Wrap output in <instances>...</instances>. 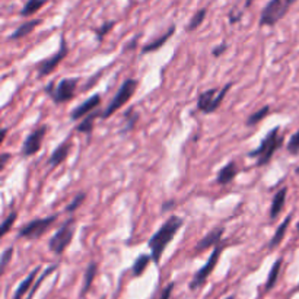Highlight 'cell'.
Segmentation results:
<instances>
[{"label":"cell","instance_id":"5","mask_svg":"<svg viewBox=\"0 0 299 299\" xmlns=\"http://www.w3.org/2000/svg\"><path fill=\"white\" fill-rule=\"evenodd\" d=\"M136 88H137V81L136 79H126L123 85L120 86V89L114 95L111 103L107 105V108L104 111H101V118H110L121 107H124L126 104L132 99V96L136 92Z\"/></svg>","mask_w":299,"mask_h":299},{"label":"cell","instance_id":"45","mask_svg":"<svg viewBox=\"0 0 299 299\" xmlns=\"http://www.w3.org/2000/svg\"><path fill=\"white\" fill-rule=\"evenodd\" d=\"M298 289H299V285H298Z\"/></svg>","mask_w":299,"mask_h":299},{"label":"cell","instance_id":"34","mask_svg":"<svg viewBox=\"0 0 299 299\" xmlns=\"http://www.w3.org/2000/svg\"><path fill=\"white\" fill-rule=\"evenodd\" d=\"M12 256H13V247L6 248L2 254V261H0V266H2V271H5L6 266L9 264V261L12 260Z\"/></svg>","mask_w":299,"mask_h":299},{"label":"cell","instance_id":"9","mask_svg":"<svg viewBox=\"0 0 299 299\" xmlns=\"http://www.w3.org/2000/svg\"><path fill=\"white\" fill-rule=\"evenodd\" d=\"M220 253H222V245L217 244L216 247L213 248L210 257H209V260L206 261V264L194 275V278H193L191 283H190V289H191V290H196V289H198L200 286H203V283H205L207 280V278L210 276V273H212V271L215 270V267H216L219 257H220Z\"/></svg>","mask_w":299,"mask_h":299},{"label":"cell","instance_id":"30","mask_svg":"<svg viewBox=\"0 0 299 299\" xmlns=\"http://www.w3.org/2000/svg\"><path fill=\"white\" fill-rule=\"evenodd\" d=\"M56 268H57V264H53V266H50V267L45 268V270H44V273H42L41 276L38 278V280H37V282H35V283L32 285L31 290L28 292V298H27V299H31L32 298V295H34V293L37 292V289L40 288V285H41L42 282H44V279L47 278V276H50V275H52V273L54 271V270H56Z\"/></svg>","mask_w":299,"mask_h":299},{"label":"cell","instance_id":"36","mask_svg":"<svg viewBox=\"0 0 299 299\" xmlns=\"http://www.w3.org/2000/svg\"><path fill=\"white\" fill-rule=\"evenodd\" d=\"M227 50H228V44L227 42H222V44H219L217 47H215V48L212 50V54H213V56L217 59V57H220V56L227 52Z\"/></svg>","mask_w":299,"mask_h":299},{"label":"cell","instance_id":"33","mask_svg":"<svg viewBox=\"0 0 299 299\" xmlns=\"http://www.w3.org/2000/svg\"><path fill=\"white\" fill-rule=\"evenodd\" d=\"M286 149L289 151V154H292V155L299 154V130L296 133L292 134V137L289 139L288 147H286Z\"/></svg>","mask_w":299,"mask_h":299},{"label":"cell","instance_id":"13","mask_svg":"<svg viewBox=\"0 0 299 299\" xmlns=\"http://www.w3.org/2000/svg\"><path fill=\"white\" fill-rule=\"evenodd\" d=\"M223 232H225V228L223 227L215 228L213 231H210V232L207 234L206 237L202 238V239L197 242L194 251H196V253H202V251H205L207 248L216 247L217 244L220 242L222 237H223Z\"/></svg>","mask_w":299,"mask_h":299},{"label":"cell","instance_id":"18","mask_svg":"<svg viewBox=\"0 0 299 299\" xmlns=\"http://www.w3.org/2000/svg\"><path fill=\"white\" fill-rule=\"evenodd\" d=\"M286 196H288V188L286 187L280 188L278 193L273 196L271 205H270V213H268L270 219H276L280 215V212L283 210L285 203H286Z\"/></svg>","mask_w":299,"mask_h":299},{"label":"cell","instance_id":"23","mask_svg":"<svg viewBox=\"0 0 299 299\" xmlns=\"http://www.w3.org/2000/svg\"><path fill=\"white\" fill-rule=\"evenodd\" d=\"M47 2L48 0H27V3L21 9V16L27 18V16H31L34 13H37Z\"/></svg>","mask_w":299,"mask_h":299},{"label":"cell","instance_id":"27","mask_svg":"<svg viewBox=\"0 0 299 299\" xmlns=\"http://www.w3.org/2000/svg\"><path fill=\"white\" fill-rule=\"evenodd\" d=\"M124 120V129L121 130V133H127V132H132L134 129V126L139 120V114L134 111V108H129L126 113L123 114Z\"/></svg>","mask_w":299,"mask_h":299},{"label":"cell","instance_id":"32","mask_svg":"<svg viewBox=\"0 0 299 299\" xmlns=\"http://www.w3.org/2000/svg\"><path fill=\"white\" fill-rule=\"evenodd\" d=\"M16 217H18V213H16V212H12V213H9L8 217L3 220V223H2V227H0V234H2V237H5V235L11 231L12 225L15 223Z\"/></svg>","mask_w":299,"mask_h":299},{"label":"cell","instance_id":"1","mask_svg":"<svg viewBox=\"0 0 299 299\" xmlns=\"http://www.w3.org/2000/svg\"><path fill=\"white\" fill-rule=\"evenodd\" d=\"M183 225H184L183 217L176 216V215H174V216L168 217L165 222L161 225V228L156 231L155 234L149 238L147 245H149L151 251H152L151 256H152L154 263L158 264V263L161 261V257H162L165 248L168 247V244L172 241V238L176 237L177 232L181 229Z\"/></svg>","mask_w":299,"mask_h":299},{"label":"cell","instance_id":"6","mask_svg":"<svg viewBox=\"0 0 299 299\" xmlns=\"http://www.w3.org/2000/svg\"><path fill=\"white\" fill-rule=\"evenodd\" d=\"M74 231H76V222L74 219L70 217L67 219L62 227L59 228V231L50 238L48 241V248L54 254L60 256L63 251L70 245L73 237H74Z\"/></svg>","mask_w":299,"mask_h":299},{"label":"cell","instance_id":"11","mask_svg":"<svg viewBox=\"0 0 299 299\" xmlns=\"http://www.w3.org/2000/svg\"><path fill=\"white\" fill-rule=\"evenodd\" d=\"M67 54H69V47H67V44H66V40L62 38V41H60V48L54 53L52 57L42 60V62L37 66L38 76H40V78H44V76H47V74H50V73L54 72L56 67H59V64L66 59Z\"/></svg>","mask_w":299,"mask_h":299},{"label":"cell","instance_id":"39","mask_svg":"<svg viewBox=\"0 0 299 299\" xmlns=\"http://www.w3.org/2000/svg\"><path fill=\"white\" fill-rule=\"evenodd\" d=\"M9 158H11L9 154H3V155L0 156V161H2V162H0V169H3V168H5V165H6V162H8V159H9Z\"/></svg>","mask_w":299,"mask_h":299},{"label":"cell","instance_id":"21","mask_svg":"<svg viewBox=\"0 0 299 299\" xmlns=\"http://www.w3.org/2000/svg\"><path fill=\"white\" fill-rule=\"evenodd\" d=\"M96 118H101V111H92L86 117H83L81 124L76 127V130L81 132V133H85L86 136H91L93 132V123H95Z\"/></svg>","mask_w":299,"mask_h":299},{"label":"cell","instance_id":"8","mask_svg":"<svg viewBox=\"0 0 299 299\" xmlns=\"http://www.w3.org/2000/svg\"><path fill=\"white\" fill-rule=\"evenodd\" d=\"M59 219V215H52L47 217H37L32 219L31 222L25 223L23 227L18 231V237L27 238V239H37V238L42 237L50 228L54 225V222Z\"/></svg>","mask_w":299,"mask_h":299},{"label":"cell","instance_id":"12","mask_svg":"<svg viewBox=\"0 0 299 299\" xmlns=\"http://www.w3.org/2000/svg\"><path fill=\"white\" fill-rule=\"evenodd\" d=\"M99 104H101V95L99 93H95L91 98H88L85 103H82L79 107H76L73 110L72 113H70V118L72 120H79V118L86 117L88 114L92 113L95 108H98Z\"/></svg>","mask_w":299,"mask_h":299},{"label":"cell","instance_id":"24","mask_svg":"<svg viewBox=\"0 0 299 299\" xmlns=\"http://www.w3.org/2000/svg\"><path fill=\"white\" fill-rule=\"evenodd\" d=\"M282 258H278L275 263H273V266L270 268V271H268V276L267 280H266V290H270V289L275 288V285H276V282H278L279 275H280V267H282Z\"/></svg>","mask_w":299,"mask_h":299},{"label":"cell","instance_id":"17","mask_svg":"<svg viewBox=\"0 0 299 299\" xmlns=\"http://www.w3.org/2000/svg\"><path fill=\"white\" fill-rule=\"evenodd\" d=\"M177 31V27L176 25H171L168 30H166L161 37H158L156 40H152L151 42H147V44H144L143 48H142V53L143 54H146V53H152V52H156V50H159L161 47H164V44H165L172 35H174V32Z\"/></svg>","mask_w":299,"mask_h":299},{"label":"cell","instance_id":"31","mask_svg":"<svg viewBox=\"0 0 299 299\" xmlns=\"http://www.w3.org/2000/svg\"><path fill=\"white\" fill-rule=\"evenodd\" d=\"M85 198H86V193H78L76 196L73 197V200L69 203V206L66 207V212L67 213H73V212H76L79 207L82 206V203L85 202Z\"/></svg>","mask_w":299,"mask_h":299},{"label":"cell","instance_id":"15","mask_svg":"<svg viewBox=\"0 0 299 299\" xmlns=\"http://www.w3.org/2000/svg\"><path fill=\"white\" fill-rule=\"evenodd\" d=\"M238 174V165L235 161H229L227 165L222 166L219 169L216 176V183L220 186H227L231 181H234V178Z\"/></svg>","mask_w":299,"mask_h":299},{"label":"cell","instance_id":"42","mask_svg":"<svg viewBox=\"0 0 299 299\" xmlns=\"http://www.w3.org/2000/svg\"><path fill=\"white\" fill-rule=\"evenodd\" d=\"M296 174H299V166H298V168H296Z\"/></svg>","mask_w":299,"mask_h":299},{"label":"cell","instance_id":"2","mask_svg":"<svg viewBox=\"0 0 299 299\" xmlns=\"http://www.w3.org/2000/svg\"><path fill=\"white\" fill-rule=\"evenodd\" d=\"M279 132H280V127L271 129L264 136V139L261 140V143L258 144V147H256L254 151H251L248 154L250 158H257V161H256L257 166L267 165L268 162L271 161V158L275 156V154L282 147L283 137L279 136Z\"/></svg>","mask_w":299,"mask_h":299},{"label":"cell","instance_id":"41","mask_svg":"<svg viewBox=\"0 0 299 299\" xmlns=\"http://www.w3.org/2000/svg\"><path fill=\"white\" fill-rule=\"evenodd\" d=\"M295 2H296V0H286V3H288L289 6H292V5H293Z\"/></svg>","mask_w":299,"mask_h":299},{"label":"cell","instance_id":"25","mask_svg":"<svg viewBox=\"0 0 299 299\" xmlns=\"http://www.w3.org/2000/svg\"><path fill=\"white\" fill-rule=\"evenodd\" d=\"M207 15V8H202V9H198V11L191 16V19L188 22V25L186 27V31L187 32H193L198 30V27L203 23L205 21V18H206Z\"/></svg>","mask_w":299,"mask_h":299},{"label":"cell","instance_id":"43","mask_svg":"<svg viewBox=\"0 0 299 299\" xmlns=\"http://www.w3.org/2000/svg\"><path fill=\"white\" fill-rule=\"evenodd\" d=\"M227 299H234V296H228Z\"/></svg>","mask_w":299,"mask_h":299},{"label":"cell","instance_id":"3","mask_svg":"<svg viewBox=\"0 0 299 299\" xmlns=\"http://www.w3.org/2000/svg\"><path fill=\"white\" fill-rule=\"evenodd\" d=\"M232 88V82H228L223 88H212L207 89L205 92H202L197 98V108L198 111L205 114L215 113L217 108L220 107V104L223 103L225 96L228 95V91Z\"/></svg>","mask_w":299,"mask_h":299},{"label":"cell","instance_id":"26","mask_svg":"<svg viewBox=\"0 0 299 299\" xmlns=\"http://www.w3.org/2000/svg\"><path fill=\"white\" fill-rule=\"evenodd\" d=\"M268 114H270V107L266 105V107L260 108V110H257V111H254L253 114H250V115H248V118L245 120V126H248V127L257 126L260 121H263V120L267 117Z\"/></svg>","mask_w":299,"mask_h":299},{"label":"cell","instance_id":"28","mask_svg":"<svg viewBox=\"0 0 299 299\" xmlns=\"http://www.w3.org/2000/svg\"><path fill=\"white\" fill-rule=\"evenodd\" d=\"M151 260H152V256H147V254H142V256H139V257L136 258V261H134L133 267H132V271H133V276L136 278H139L142 273H143L146 267H147V264L151 263Z\"/></svg>","mask_w":299,"mask_h":299},{"label":"cell","instance_id":"10","mask_svg":"<svg viewBox=\"0 0 299 299\" xmlns=\"http://www.w3.org/2000/svg\"><path fill=\"white\" fill-rule=\"evenodd\" d=\"M48 127L45 124H42L40 127L34 129L31 133L27 136L25 142L22 144V151L21 154L23 158H30V156L35 155L40 149H41L42 140L45 137V133H47Z\"/></svg>","mask_w":299,"mask_h":299},{"label":"cell","instance_id":"22","mask_svg":"<svg viewBox=\"0 0 299 299\" xmlns=\"http://www.w3.org/2000/svg\"><path fill=\"white\" fill-rule=\"evenodd\" d=\"M38 271H40V267H37L35 270H32L31 273L28 275V278L22 280L21 283H19V286H18V289L15 290L13 299H21L22 296H23V293H27V292H28V289L32 288V285H34V279L37 278Z\"/></svg>","mask_w":299,"mask_h":299},{"label":"cell","instance_id":"29","mask_svg":"<svg viewBox=\"0 0 299 299\" xmlns=\"http://www.w3.org/2000/svg\"><path fill=\"white\" fill-rule=\"evenodd\" d=\"M114 25H115V21H105L101 27L95 28V30H93V34H95V37H96V41L98 42L103 41L104 37L113 30Z\"/></svg>","mask_w":299,"mask_h":299},{"label":"cell","instance_id":"4","mask_svg":"<svg viewBox=\"0 0 299 299\" xmlns=\"http://www.w3.org/2000/svg\"><path fill=\"white\" fill-rule=\"evenodd\" d=\"M78 83H79V78H64L59 83H48L45 86V93L50 95L54 104H64L74 96Z\"/></svg>","mask_w":299,"mask_h":299},{"label":"cell","instance_id":"20","mask_svg":"<svg viewBox=\"0 0 299 299\" xmlns=\"http://www.w3.org/2000/svg\"><path fill=\"white\" fill-rule=\"evenodd\" d=\"M96 263L95 261H91L88 264V267L85 270V275H83V283H82V289H81V296H85L88 293V290L91 289L93 283V279H95V275H96Z\"/></svg>","mask_w":299,"mask_h":299},{"label":"cell","instance_id":"7","mask_svg":"<svg viewBox=\"0 0 299 299\" xmlns=\"http://www.w3.org/2000/svg\"><path fill=\"white\" fill-rule=\"evenodd\" d=\"M286 0H268V3L264 6V9L260 13V27H275L280 19H283V16L289 11Z\"/></svg>","mask_w":299,"mask_h":299},{"label":"cell","instance_id":"19","mask_svg":"<svg viewBox=\"0 0 299 299\" xmlns=\"http://www.w3.org/2000/svg\"><path fill=\"white\" fill-rule=\"evenodd\" d=\"M290 220H292V213L285 217V220H283V222H282V223L278 227L276 232H275V235H273V238H271V239H270V242H268V250L276 248L279 244L283 241V238H285V235H286V229H288Z\"/></svg>","mask_w":299,"mask_h":299},{"label":"cell","instance_id":"37","mask_svg":"<svg viewBox=\"0 0 299 299\" xmlns=\"http://www.w3.org/2000/svg\"><path fill=\"white\" fill-rule=\"evenodd\" d=\"M241 18H242V12H237L235 9H232V11L229 12V22L232 25L238 23V22L241 21Z\"/></svg>","mask_w":299,"mask_h":299},{"label":"cell","instance_id":"14","mask_svg":"<svg viewBox=\"0 0 299 299\" xmlns=\"http://www.w3.org/2000/svg\"><path fill=\"white\" fill-rule=\"evenodd\" d=\"M70 146H72V140L70 139H66L63 143L59 144L54 149V152L50 156V159H48V165L54 168V166H59L60 164H63L67 159L69 154H70Z\"/></svg>","mask_w":299,"mask_h":299},{"label":"cell","instance_id":"16","mask_svg":"<svg viewBox=\"0 0 299 299\" xmlns=\"http://www.w3.org/2000/svg\"><path fill=\"white\" fill-rule=\"evenodd\" d=\"M41 23L42 19H32V21L23 22L22 25H19V27L8 37V40H9V41H18V40H21L23 37L30 35V34H31L38 25H41Z\"/></svg>","mask_w":299,"mask_h":299},{"label":"cell","instance_id":"35","mask_svg":"<svg viewBox=\"0 0 299 299\" xmlns=\"http://www.w3.org/2000/svg\"><path fill=\"white\" fill-rule=\"evenodd\" d=\"M176 288V283L174 282H171V283H168L164 290H162V293H161V296L159 299H171V295H172V290Z\"/></svg>","mask_w":299,"mask_h":299},{"label":"cell","instance_id":"38","mask_svg":"<svg viewBox=\"0 0 299 299\" xmlns=\"http://www.w3.org/2000/svg\"><path fill=\"white\" fill-rule=\"evenodd\" d=\"M139 38H140V35H134L133 40H130V41L127 42V45H126V48H124V52H127V50H134L136 47H137V41H139Z\"/></svg>","mask_w":299,"mask_h":299},{"label":"cell","instance_id":"40","mask_svg":"<svg viewBox=\"0 0 299 299\" xmlns=\"http://www.w3.org/2000/svg\"><path fill=\"white\" fill-rule=\"evenodd\" d=\"M253 2H254V0H245V5H244V6H245V9H248V8L253 5Z\"/></svg>","mask_w":299,"mask_h":299},{"label":"cell","instance_id":"44","mask_svg":"<svg viewBox=\"0 0 299 299\" xmlns=\"http://www.w3.org/2000/svg\"><path fill=\"white\" fill-rule=\"evenodd\" d=\"M296 229H298V231H299V223H298V227H296Z\"/></svg>","mask_w":299,"mask_h":299}]
</instances>
